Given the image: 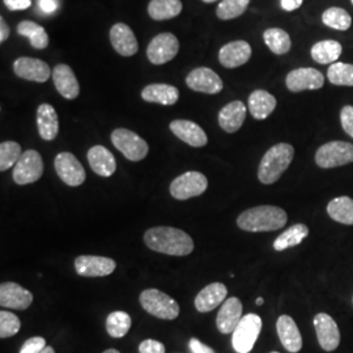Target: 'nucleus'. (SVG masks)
<instances>
[{
  "instance_id": "nucleus-1",
  "label": "nucleus",
  "mask_w": 353,
  "mask_h": 353,
  "mask_svg": "<svg viewBox=\"0 0 353 353\" xmlns=\"http://www.w3.org/2000/svg\"><path fill=\"white\" fill-rule=\"evenodd\" d=\"M145 245L156 252L186 256L194 250V241L181 229L172 227L151 228L144 234Z\"/></svg>"
},
{
  "instance_id": "nucleus-2",
  "label": "nucleus",
  "mask_w": 353,
  "mask_h": 353,
  "mask_svg": "<svg viewBox=\"0 0 353 353\" xmlns=\"http://www.w3.org/2000/svg\"><path fill=\"white\" fill-rule=\"evenodd\" d=\"M288 216L275 205H258L243 211L237 219V225L245 232H272L287 224Z\"/></svg>"
},
{
  "instance_id": "nucleus-3",
  "label": "nucleus",
  "mask_w": 353,
  "mask_h": 353,
  "mask_svg": "<svg viewBox=\"0 0 353 353\" xmlns=\"http://www.w3.org/2000/svg\"><path fill=\"white\" fill-rule=\"evenodd\" d=\"M294 156V148L288 143H279L265 152L259 169L258 178L263 185H272L288 169Z\"/></svg>"
},
{
  "instance_id": "nucleus-4",
  "label": "nucleus",
  "mask_w": 353,
  "mask_h": 353,
  "mask_svg": "<svg viewBox=\"0 0 353 353\" xmlns=\"http://www.w3.org/2000/svg\"><path fill=\"white\" fill-rule=\"evenodd\" d=\"M140 305L151 316L173 321L179 316V305L173 297L159 290H145L140 293Z\"/></svg>"
},
{
  "instance_id": "nucleus-5",
  "label": "nucleus",
  "mask_w": 353,
  "mask_h": 353,
  "mask_svg": "<svg viewBox=\"0 0 353 353\" xmlns=\"http://www.w3.org/2000/svg\"><path fill=\"white\" fill-rule=\"evenodd\" d=\"M114 147L130 161H141L147 157L150 147L147 141L127 128H117L112 132Z\"/></svg>"
},
{
  "instance_id": "nucleus-6",
  "label": "nucleus",
  "mask_w": 353,
  "mask_h": 353,
  "mask_svg": "<svg viewBox=\"0 0 353 353\" xmlns=\"http://www.w3.org/2000/svg\"><path fill=\"white\" fill-rule=\"evenodd\" d=\"M316 163L322 169H331L336 166L353 163V144L347 141H330L318 148Z\"/></svg>"
},
{
  "instance_id": "nucleus-7",
  "label": "nucleus",
  "mask_w": 353,
  "mask_h": 353,
  "mask_svg": "<svg viewBox=\"0 0 353 353\" xmlns=\"http://www.w3.org/2000/svg\"><path fill=\"white\" fill-rule=\"evenodd\" d=\"M208 179L201 172H186L176 176L170 183V194L176 201H188L204 194Z\"/></svg>"
},
{
  "instance_id": "nucleus-8",
  "label": "nucleus",
  "mask_w": 353,
  "mask_h": 353,
  "mask_svg": "<svg viewBox=\"0 0 353 353\" xmlns=\"http://www.w3.org/2000/svg\"><path fill=\"white\" fill-rule=\"evenodd\" d=\"M262 330V319L256 314L242 316L239 326L233 331L232 344L237 353H249L254 348Z\"/></svg>"
},
{
  "instance_id": "nucleus-9",
  "label": "nucleus",
  "mask_w": 353,
  "mask_h": 353,
  "mask_svg": "<svg viewBox=\"0 0 353 353\" xmlns=\"http://www.w3.org/2000/svg\"><path fill=\"white\" fill-rule=\"evenodd\" d=\"M43 160L39 152L28 150L13 168V181L21 186L34 183L43 174Z\"/></svg>"
},
{
  "instance_id": "nucleus-10",
  "label": "nucleus",
  "mask_w": 353,
  "mask_h": 353,
  "mask_svg": "<svg viewBox=\"0 0 353 353\" xmlns=\"http://www.w3.org/2000/svg\"><path fill=\"white\" fill-rule=\"evenodd\" d=\"M54 168L58 176L71 188L83 185L87 178L84 166L76 159L75 154L70 152H62L57 154L54 160Z\"/></svg>"
},
{
  "instance_id": "nucleus-11",
  "label": "nucleus",
  "mask_w": 353,
  "mask_h": 353,
  "mask_svg": "<svg viewBox=\"0 0 353 353\" xmlns=\"http://www.w3.org/2000/svg\"><path fill=\"white\" fill-rule=\"evenodd\" d=\"M179 41L173 33H160L152 39L147 48V58L152 64L161 65L176 58Z\"/></svg>"
},
{
  "instance_id": "nucleus-12",
  "label": "nucleus",
  "mask_w": 353,
  "mask_h": 353,
  "mask_svg": "<svg viewBox=\"0 0 353 353\" xmlns=\"http://www.w3.org/2000/svg\"><path fill=\"white\" fill-rule=\"evenodd\" d=\"M117 267L115 261L99 255H80L75 259L77 275L84 278H102L113 274Z\"/></svg>"
},
{
  "instance_id": "nucleus-13",
  "label": "nucleus",
  "mask_w": 353,
  "mask_h": 353,
  "mask_svg": "<svg viewBox=\"0 0 353 353\" xmlns=\"http://www.w3.org/2000/svg\"><path fill=\"white\" fill-rule=\"evenodd\" d=\"M287 88L293 93L303 90H316L325 85V76L321 71L312 67H303L290 71L285 79Z\"/></svg>"
},
{
  "instance_id": "nucleus-14",
  "label": "nucleus",
  "mask_w": 353,
  "mask_h": 353,
  "mask_svg": "<svg viewBox=\"0 0 353 353\" xmlns=\"http://www.w3.org/2000/svg\"><path fill=\"white\" fill-rule=\"evenodd\" d=\"M186 85L191 90L205 94H217L224 88L221 77L214 70L207 67H198L192 70L186 77Z\"/></svg>"
},
{
  "instance_id": "nucleus-15",
  "label": "nucleus",
  "mask_w": 353,
  "mask_h": 353,
  "mask_svg": "<svg viewBox=\"0 0 353 353\" xmlns=\"http://www.w3.org/2000/svg\"><path fill=\"white\" fill-rule=\"evenodd\" d=\"M16 76L34 83H46L52 75L49 64L37 58L21 57L13 62Z\"/></svg>"
},
{
  "instance_id": "nucleus-16",
  "label": "nucleus",
  "mask_w": 353,
  "mask_h": 353,
  "mask_svg": "<svg viewBox=\"0 0 353 353\" xmlns=\"http://www.w3.org/2000/svg\"><path fill=\"white\" fill-rule=\"evenodd\" d=\"M314 328L319 345L327 351H335L341 344V331L336 322L325 313L314 316Z\"/></svg>"
},
{
  "instance_id": "nucleus-17",
  "label": "nucleus",
  "mask_w": 353,
  "mask_h": 353,
  "mask_svg": "<svg viewBox=\"0 0 353 353\" xmlns=\"http://www.w3.org/2000/svg\"><path fill=\"white\" fill-rule=\"evenodd\" d=\"M33 303L30 290L17 283H3L0 285V306L13 310H26Z\"/></svg>"
},
{
  "instance_id": "nucleus-18",
  "label": "nucleus",
  "mask_w": 353,
  "mask_h": 353,
  "mask_svg": "<svg viewBox=\"0 0 353 353\" xmlns=\"http://www.w3.org/2000/svg\"><path fill=\"white\" fill-rule=\"evenodd\" d=\"M252 46L246 41H232L219 51V62L225 68H237L252 58Z\"/></svg>"
},
{
  "instance_id": "nucleus-19",
  "label": "nucleus",
  "mask_w": 353,
  "mask_h": 353,
  "mask_svg": "<svg viewBox=\"0 0 353 353\" xmlns=\"http://www.w3.org/2000/svg\"><path fill=\"white\" fill-rule=\"evenodd\" d=\"M110 42L114 50L122 57H132L139 51V43L132 29L123 23H117L112 26Z\"/></svg>"
},
{
  "instance_id": "nucleus-20",
  "label": "nucleus",
  "mask_w": 353,
  "mask_h": 353,
  "mask_svg": "<svg viewBox=\"0 0 353 353\" xmlns=\"http://www.w3.org/2000/svg\"><path fill=\"white\" fill-rule=\"evenodd\" d=\"M169 127L178 139L185 141L191 147L202 148L208 143L207 134L204 132L202 127L196 125L195 122L186 119H176L169 125Z\"/></svg>"
},
{
  "instance_id": "nucleus-21",
  "label": "nucleus",
  "mask_w": 353,
  "mask_h": 353,
  "mask_svg": "<svg viewBox=\"0 0 353 353\" xmlns=\"http://www.w3.org/2000/svg\"><path fill=\"white\" fill-rule=\"evenodd\" d=\"M54 85L61 93V96L67 100H75L80 93V85L76 79L74 70L67 64H57L52 70Z\"/></svg>"
},
{
  "instance_id": "nucleus-22",
  "label": "nucleus",
  "mask_w": 353,
  "mask_h": 353,
  "mask_svg": "<svg viewBox=\"0 0 353 353\" xmlns=\"http://www.w3.org/2000/svg\"><path fill=\"white\" fill-rule=\"evenodd\" d=\"M241 319L242 303L237 297H230L221 305L216 318V326L221 334H232L239 326Z\"/></svg>"
},
{
  "instance_id": "nucleus-23",
  "label": "nucleus",
  "mask_w": 353,
  "mask_h": 353,
  "mask_svg": "<svg viewBox=\"0 0 353 353\" xmlns=\"http://www.w3.org/2000/svg\"><path fill=\"white\" fill-rule=\"evenodd\" d=\"M228 288L223 283H211L204 287L195 297V307L201 313L214 310L219 305L225 303Z\"/></svg>"
},
{
  "instance_id": "nucleus-24",
  "label": "nucleus",
  "mask_w": 353,
  "mask_h": 353,
  "mask_svg": "<svg viewBox=\"0 0 353 353\" xmlns=\"http://www.w3.org/2000/svg\"><path fill=\"white\" fill-rule=\"evenodd\" d=\"M279 339L283 347L290 353H297L303 348V338L296 322L290 316H279L276 322Z\"/></svg>"
},
{
  "instance_id": "nucleus-25",
  "label": "nucleus",
  "mask_w": 353,
  "mask_h": 353,
  "mask_svg": "<svg viewBox=\"0 0 353 353\" xmlns=\"http://www.w3.org/2000/svg\"><path fill=\"white\" fill-rule=\"evenodd\" d=\"M37 127L39 137L46 141H51L58 137L59 118L50 103H41L38 106Z\"/></svg>"
},
{
  "instance_id": "nucleus-26",
  "label": "nucleus",
  "mask_w": 353,
  "mask_h": 353,
  "mask_svg": "<svg viewBox=\"0 0 353 353\" xmlns=\"http://www.w3.org/2000/svg\"><path fill=\"white\" fill-rule=\"evenodd\" d=\"M246 119V106L242 101H232L219 113V125L228 132L233 134L240 130Z\"/></svg>"
},
{
  "instance_id": "nucleus-27",
  "label": "nucleus",
  "mask_w": 353,
  "mask_h": 353,
  "mask_svg": "<svg viewBox=\"0 0 353 353\" xmlns=\"http://www.w3.org/2000/svg\"><path fill=\"white\" fill-rule=\"evenodd\" d=\"M88 161L92 170L103 178L113 176L117 170L114 154L103 145H94L88 151Z\"/></svg>"
},
{
  "instance_id": "nucleus-28",
  "label": "nucleus",
  "mask_w": 353,
  "mask_h": 353,
  "mask_svg": "<svg viewBox=\"0 0 353 353\" xmlns=\"http://www.w3.org/2000/svg\"><path fill=\"white\" fill-rule=\"evenodd\" d=\"M141 99L151 103L172 106L179 99V90L169 84H150L141 90Z\"/></svg>"
},
{
  "instance_id": "nucleus-29",
  "label": "nucleus",
  "mask_w": 353,
  "mask_h": 353,
  "mask_svg": "<svg viewBox=\"0 0 353 353\" xmlns=\"http://www.w3.org/2000/svg\"><path fill=\"white\" fill-rule=\"evenodd\" d=\"M249 110L255 119H265L276 108V99L263 89L254 90L249 96Z\"/></svg>"
},
{
  "instance_id": "nucleus-30",
  "label": "nucleus",
  "mask_w": 353,
  "mask_h": 353,
  "mask_svg": "<svg viewBox=\"0 0 353 353\" xmlns=\"http://www.w3.org/2000/svg\"><path fill=\"white\" fill-rule=\"evenodd\" d=\"M343 52V46L335 39L319 41L312 48L310 55L313 61L319 64H334L339 59Z\"/></svg>"
},
{
  "instance_id": "nucleus-31",
  "label": "nucleus",
  "mask_w": 353,
  "mask_h": 353,
  "mask_svg": "<svg viewBox=\"0 0 353 353\" xmlns=\"http://www.w3.org/2000/svg\"><path fill=\"white\" fill-rule=\"evenodd\" d=\"M182 8L181 0H151L148 4V14L156 21L170 20L182 12Z\"/></svg>"
},
{
  "instance_id": "nucleus-32",
  "label": "nucleus",
  "mask_w": 353,
  "mask_h": 353,
  "mask_svg": "<svg viewBox=\"0 0 353 353\" xmlns=\"http://www.w3.org/2000/svg\"><path fill=\"white\" fill-rule=\"evenodd\" d=\"M17 33L20 36L29 38L32 48L37 50H43L49 46V36L43 26H39L34 21L24 20L17 26Z\"/></svg>"
},
{
  "instance_id": "nucleus-33",
  "label": "nucleus",
  "mask_w": 353,
  "mask_h": 353,
  "mask_svg": "<svg viewBox=\"0 0 353 353\" xmlns=\"http://www.w3.org/2000/svg\"><path fill=\"white\" fill-rule=\"evenodd\" d=\"M309 236V228L305 224H294L283 232L274 242V249L276 252H284L290 248L300 245Z\"/></svg>"
},
{
  "instance_id": "nucleus-34",
  "label": "nucleus",
  "mask_w": 353,
  "mask_h": 353,
  "mask_svg": "<svg viewBox=\"0 0 353 353\" xmlns=\"http://www.w3.org/2000/svg\"><path fill=\"white\" fill-rule=\"evenodd\" d=\"M327 214L341 224L353 225V199L348 196H339L328 203Z\"/></svg>"
},
{
  "instance_id": "nucleus-35",
  "label": "nucleus",
  "mask_w": 353,
  "mask_h": 353,
  "mask_svg": "<svg viewBox=\"0 0 353 353\" xmlns=\"http://www.w3.org/2000/svg\"><path fill=\"white\" fill-rule=\"evenodd\" d=\"M263 39L268 49L276 55L287 54L292 46L290 34L280 28H271L265 30Z\"/></svg>"
},
{
  "instance_id": "nucleus-36",
  "label": "nucleus",
  "mask_w": 353,
  "mask_h": 353,
  "mask_svg": "<svg viewBox=\"0 0 353 353\" xmlns=\"http://www.w3.org/2000/svg\"><path fill=\"white\" fill-rule=\"evenodd\" d=\"M132 325L131 316L126 312H113L106 318V331L112 338H123Z\"/></svg>"
},
{
  "instance_id": "nucleus-37",
  "label": "nucleus",
  "mask_w": 353,
  "mask_h": 353,
  "mask_svg": "<svg viewBox=\"0 0 353 353\" xmlns=\"http://www.w3.org/2000/svg\"><path fill=\"white\" fill-rule=\"evenodd\" d=\"M322 21L325 26L335 30H348L352 26V17L345 10L339 7H331L327 8L322 14Z\"/></svg>"
},
{
  "instance_id": "nucleus-38",
  "label": "nucleus",
  "mask_w": 353,
  "mask_h": 353,
  "mask_svg": "<svg viewBox=\"0 0 353 353\" xmlns=\"http://www.w3.org/2000/svg\"><path fill=\"white\" fill-rule=\"evenodd\" d=\"M327 79L334 85L353 87V64L341 62L331 64L327 71Z\"/></svg>"
},
{
  "instance_id": "nucleus-39",
  "label": "nucleus",
  "mask_w": 353,
  "mask_h": 353,
  "mask_svg": "<svg viewBox=\"0 0 353 353\" xmlns=\"http://www.w3.org/2000/svg\"><path fill=\"white\" fill-rule=\"evenodd\" d=\"M24 152L21 151V145L16 141H3L0 144V170L6 172L14 168Z\"/></svg>"
},
{
  "instance_id": "nucleus-40",
  "label": "nucleus",
  "mask_w": 353,
  "mask_h": 353,
  "mask_svg": "<svg viewBox=\"0 0 353 353\" xmlns=\"http://www.w3.org/2000/svg\"><path fill=\"white\" fill-rule=\"evenodd\" d=\"M250 0H221L217 6L216 14L220 20H233L236 17H240L249 7Z\"/></svg>"
},
{
  "instance_id": "nucleus-41",
  "label": "nucleus",
  "mask_w": 353,
  "mask_h": 353,
  "mask_svg": "<svg viewBox=\"0 0 353 353\" xmlns=\"http://www.w3.org/2000/svg\"><path fill=\"white\" fill-rule=\"evenodd\" d=\"M21 327V322L19 316H14L13 313L1 310L0 312V338H11L16 335Z\"/></svg>"
},
{
  "instance_id": "nucleus-42",
  "label": "nucleus",
  "mask_w": 353,
  "mask_h": 353,
  "mask_svg": "<svg viewBox=\"0 0 353 353\" xmlns=\"http://www.w3.org/2000/svg\"><path fill=\"white\" fill-rule=\"evenodd\" d=\"M46 347V341L43 338L33 336L23 344L20 353H41Z\"/></svg>"
},
{
  "instance_id": "nucleus-43",
  "label": "nucleus",
  "mask_w": 353,
  "mask_h": 353,
  "mask_svg": "<svg viewBox=\"0 0 353 353\" xmlns=\"http://www.w3.org/2000/svg\"><path fill=\"white\" fill-rule=\"evenodd\" d=\"M341 122L343 130L353 138V106L347 105L341 109Z\"/></svg>"
},
{
  "instance_id": "nucleus-44",
  "label": "nucleus",
  "mask_w": 353,
  "mask_h": 353,
  "mask_svg": "<svg viewBox=\"0 0 353 353\" xmlns=\"http://www.w3.org/2000/svg\"><path fill=\"white\" fill-rule=\"evenodd\" d=\"M140 353H165V345L161 341L147 339L140 343Z\"/></svg>"
},
{
  "instance_id": "nucleus-45",
  "label": "nucleus",
  "mask_w": 353,
  "mask_h": 353,
  "mask_svg": "<svg viewBox=\"0 0 353 353\" xmlns=\"http://www.w3.org/2000/svg\"><path fill=\"white\" fill-rule=\"evenodd\" d=\"M10 11H24L32 6V0H3Z\"/></svg>"
},
{
  "instance_id": "nucleus-46",
  "label": "nucleus",
  "mask_w": 353,
  "mask_h": 353,
  "mask_svg": "<svg viewBox=\"0 0 353 353\" xmlns=\"http://www.w3.org/2000/svg\"><path fill=\"white\" fill-rule=\"evenodd\" d=\"M190 351L191 353H216L211 347L205 345L204 343L196 339V338H192L189 343Z\"/></svg>"
},
{
  "instance_id": "nucleus-47",
  "label": "nucleus",
  "mask_w": 353,
  "mask_h": 353,
  "mask_svg": "<svg viewBox=\"0 0 353 353\" xmlns=\"http://www.w3.org/2000/svg\"><path fill=\"white\" fill-rule=\"evenodd\" d=\"M38 7L42 12L52 13L58 8V3L55 0H38Z\"/></svg>"
},
{
  "instance_id": "nucleus-48",
  "label": "nucleus",
  "mask_w": 353,
  "mask_h": 353,
  "mask_svg": "<svg viewBox=\"0 0 353 353\" xmlns=\"http://www.w3.org/2000/svg\"><path fill=\"white\" fill-rule=\"evenodd\" d=\"M303 0H280V6L284 11L292 12L303 6Z\"/></svg>"
},
{
  "instance_id": "nucleus-49",
  "label": "nucleus",
  "mask_w": 353,
  "mask_h": 353,
  "mask_svg": "<svg viewBox=\"0 0 353 353\" xmlns=\"http://www.w3.org/2000/svg\"><path fill=\"white\" fill-rule=\"evenodd\" d=\"M8 37H10V28L6 24L4 19L0 17V42L3 43Z\"/></svg>"
},
{
  "instance_id": "nucleus-50",
  "label": "nucleus",
  "mask_w": 353,
  "mask_h": 353,
  "mask_svg": "<svg viewBox=\"0 0 353 353\" xmlns=\"http://www.w3.org/2000/svg\"><path fill=\"white\" fill-rule=\"evenodd\" d=\"M41 353H55V350H54L52 347H49V345H48V347H46V348H45V350H43Z\"/></svg>"
},
{
  "instance_id": "nucleus-51",
  "label": "nucleus",
  "mask_w": 353,
  "mask_h": 353,
  "mask_svg": "<svg viewBox=\"0 0 353 353\" xmlns=\"http://www.w3.org/2000/svg\"><path fill=\"white\" fill-rule=\"evenodd\" d=\"M255 303H256V305H258V306H261V305H263V303H265V300H263V297H258Z\"/></svg>"
},
{
  "instance_id": "nucleus-52",
  "label": "nucleus",
  "mask_w": 353,
  "mask_h": 353,
  "mask_svg": "<svg viewBox=\"0 0 353 353\" xmlns=\"http://www.w3.org/2000/svg\"><path fill=\"white\" fill-rule=\"evenodd\" d=\"M103 353H121L119 351H117V350H113V348H110V350H106Z\"/></svg>"
},
{
  "instance_id": "nucleus-53",
  "label": "nucleus",
  "mask_w": 353,
  "mask_h": 353,
  "mask_svg": "<svg viewBox=\"0 0 353 353\" xmlns=\"http://www.w3.org/2000/svg\"><path fill=\"white\" fill-rule=\"evenodd\" d=\"M204 3H214V1H217V0H202Z\"/></svg>"
},
{
  "instance_id": "nucleus-54",
  "label": "nucleus",
  "mask_w": 353,
  "mask_h": 353,
  "mask_svg": "<svg viewBox=\"0 0 353 353\" xmlns=\"http://www.w3.org/2000/svg\"><path fill=\"white\" fill-rule=\"evenodd\" d=\"M271 353H280V352H271Z\"/></svg>"
},
{
  "instance_id": "nucleus-55",
  "label": "nucleus",
  "mask_w": 353,
  "mask_h": 353,
  "mask_svg": "<svg viewBox=\"0 0 353 353\" xmlns=\"http://www.w3.org/2000/svg\"><path fill=\"white\" fill-rule=\"evenodd\" d=\"M351 1H352V4H353V0H351Z\"/></svg>"
}]
</instances>
